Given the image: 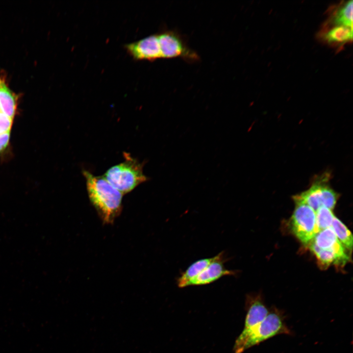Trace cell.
<instances>
[{
	"instance_id": "6da1fadb",
	"label": "cell",
	"mask_w": 353,
	"mask_h": 353,
	"mask_svg": "<svg viewBox=\"0 0 353 353\" xmlns=\"http://www.w3.org/2000/svg\"><path fill=\"white\" fill-rule=\"evenodd\" d=\"M90 201L104 224H112L120 214L123 194L112 186L103 176H96L83 170Z\"/></svg>"
},
{
	"instance_id": "7a4b0ae2",
	"label": "cell",
	"mask_w": 353,
	"mask_h": 353,
	"mask_svg": "<svg viewBox=\"0 0 353 353\" xmlns=\"http://www.w3.org/2000/svg\"><path fill=\"white\" fill-rule=\"evenodd\" d=\"M124 161L110 168L103 176L123 194L131 192L149 179L143 173L142 163L126 152H124Z\"/></svg>"
},
{
	"instance_id": "3957f363",
	"label": "cell",
	"mask_w": 353,
	"mask_h": 353,
	"mask_svg": "<svg viewBox=\"0 0 353 353\" xmlns=\"http://www.w3.org/2000/svg\"><path fill=\"white\" fill-rule=\"evenodd\" d=\"M291 335L292 332L285 322L282 310L272 307L264 320L256 327L241 342L235 344V353H242L246 350L279 334Z\"/></svg>"
},
{
	"instance_id": "277c9868",
	"label": "cell",
	"mask_w": 353,
	"mask_h": 353,
	"mask_svg": "<svg viewBox=\"0 0 353 353\" xmlns=\"http://www.w3.org/2000/svg\"><path fill=\"white\" fill-rule=\"evenodd\" d=\"M162 59L180 58L189 63L200 60V56L192 50L183 37L173 30L164 29L157 33Z\"/></svg>"
},
{
	"instance_id": "5b68a950",
	"label": "cell",
	"mask_w": 353,
	"mask_h": 353,
	"mask_svg": "<svg viewBox=\"0 0 353 353\" xmlns=\"http://www.w3.org/2000/svg\"><path fill=\"white\" fill-rule=\"evenodd\" d=\"M290 225L294 235L306 245H308L318 232L315 211L304 203H295Z\"/></svg>"
},
{
	"instance_id": "8992f818",
	"label": "cell",
	"mask_w": 353,
	"mask_h": 353,
	"mask_svg": "<svg viewBox=\"0 0 353 353\" xmlns=\"http://www.w3.org/2000/svg\"><path fill=\"white\" fill-rule=\"evenodd\" d=\"M247 314L244 327L235 344L243 341L252 330L262 322L268 315L269 309L265 305L260 294H249L246 300Z\"/></svg>"
},
{
	"instance_id": "52a82bcc",
	"label": "cell",
	"mask_w": 353,
	"mask_h": 353,
	"mask_svg": "<svg viewBox=\"0 0 353 353\" xmlns=\"http://www.w3.org/2000/svg\"><path fill=\"white\" fill-rule=\"evenodd\" d=\"M124 47L128 54L136 60L153 61L161 58L157 33L125 44Z\"/></svg>"
},
{
	"instance_id": "ba28073f",
	"label": "cell",
	"mask_w": 353,
	"mask_h": 353,
	"mask_svg": "<svg viewBox=\"0 0 353 353\" xmlns=\"http://www.w3.org/2000/svg\"><path fill=\"white\" fill-rule=\"evenodd\" d=\"M227 260L224 252L216 255V258L200 274L192 279L187 286L208 284L227 276H235L236 271L227 269L224 265Z\"/></svg>"
},
{
	"instance_id": "9c48e42d",
	"label": "cell",
	"mask_w": 353,
	"mask_h": 353,
	"mask_svg": "<svg viewBox=\"0 0 353 353\" xmlns=\"http://www.w3.org/2000/svg\"><path fill=\"white\" fill-rule=\"evenodd\" d=\"M330 176V173L325 172L315 177L307 190L293 196L295 203H304L316 211L322 206L324 191L329 184Z\"/></svg>"
},
{
	"instance_id": "30bf717a",
	"label": "cell",
	"mask_w": 353,
	"mask_h": 353,
	"mask_svg": "<svg viewBox=\"0 0 353 353\" xmlns=\"http://www.w3.org/2000/svg\"><path fill=\"white\" fill-rule=\"evenodd\" d=\"M320 249L333 252L337 257L341 266L350 260L347 249L339 241L331 227L319 231L311 241Z\"/></svg>"
},
{
	"instance_id": "8fae6325",
	"label": "cell",
	"mask_w": 353,
	"mask_h": 353,
	"mask_svg": "<svg viewBox=\"0 0 353 353\" xmlns=\"http://www.w3.org/2000/svg\"><path fill=\"white\" fill-rule=\"evenodd\" d=\"M215 258L216 255L199 259L192 263L178 277L176 280L177 286L180 288L187 287L189 281L200 274Z\"/></svg>"
},
{
	"instance_id": "7c38bea8",
	"label": "cell",
	"mask_w": 353,
	"mask_h": 353,
	"mask_svg": "<svg viewBox=\"0 0 353 353\" xmlns=\"http://www.w3.org/2000/svg\"><path fill=\"white\" fill-rule=\"evenodd\" d=\"M16 107L15 95L7 86L4 79L0 78V111L13 119Z\"/></svg>"
},
{
	"instance_id": "4fadbf2b",
	"label": "cell",
	"mask_w": 353,
	"mask_h": 353,
	"mask_svg": "<svg viewBox=\"0 0 353 353\" xmlns=\"http://www.w3.org/2000/svg\"><path fill=\"white\" fill-rule=\"evenodd\" d=\"M323 39L328 43L342 44L353 39V27L334 25L323 34Z\"/></svg>"
},
{
	"instance_id": "5bb4252c",
	"label": "cell",
	"mask_w": 353,
	"mask_h": 353,
	"mask_svg": "<svg viewBox=\"0 0 353 353\" xmlns=\"http://www.w3.org/2000/svg\"><path fill=\"white\" fill-rule=\"evenodd\" d=\"M352 0L347 1L339 6L331 16L330 21L334 25H344L353 27Z\"/></svg>"
},
{
	"instance_id": "9a60e30c",
	"label": "cell",
	"mask_w": 353,
	"mask_h": 353,
	"mask_svg": "<svg viewBox=\"0 0 353 353\" xmlns=\"http://www.w3.org/2000/svg\"><path fill=\"white\" fill-rule=\"evenodd\" d=\"M308 245L309 250L315 255L319 266L322 269H326L331 265L340 266L338 259L333 252L320 249L311 242Z\"/></svg>"
},
{
	"instance_id": "2e32d148",
	"label": "cell",
	"mask_w": 353,
	"mask_h": 353,
	"mask_svg": "<svg viewBox=\"0 0 353 353\" xmlns=\"http://www.w3.org/2000/svg\"><path fill=\"white\" fill-rule=\"evenodd\" d=\"M331 227L339 241L347 250L352 252L353 235L348 227L335 216Z\"/></svg>"
},
{
	"instance_id": "e0dca14e",
	"label": "cell",
	"mask_w": 353,
	"mask_h": 353,
	"mask_svg": "<svg viewBox=\"0 0 353 353\" xmlns=\"http://www.w3.org/2000/svg\"><path fill=\"white\" fill-rule=\"evenodd\" d=\"M316 223L318 232L330 227L334 217L332 210L324 206L315 211Z\"/></svg>"
},
{
	"instance_id": "ac0fdd59",
	"label": "cell",
	"mask_w": 353,
	"mask_h": 353,
	"mask_svg": "<svg viewBox=\"0 0 353 353\" xmlns=\"http://www.w3.org/2000/svg\"><path fill=\"white\" fill-rule=\"evenodd\" d=\"M12 119L0 111V134L10 132Z\"/></svg>"
},
{
	"instance_id": "d6986e66",
	"label": "cell",
	"mask_w": 353,
	"mask_h": 353,
	"mask_svg": "<svg viewBox=\"0 0 353 353\" xmlns=\"http://www.w3.org/2000/svg\"><path fill=\"white\" fill-rule=\"evenodd\" d=\"M10 138V132L0 134V151L7 146Z\"/></svg>"
}]
</instances>
